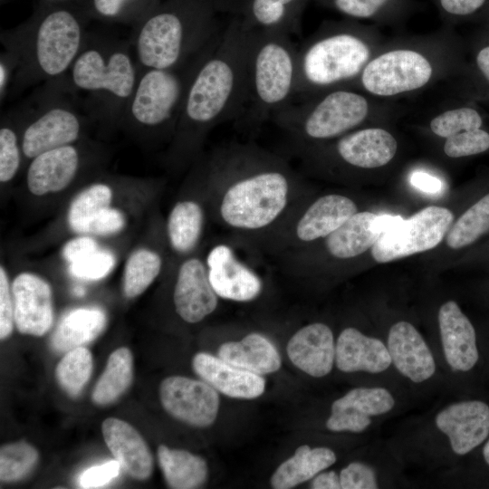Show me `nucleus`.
Returning a JSON list of instances; mask_svg holds the SVG:
<instances>
[{"label": "nucleus", "mask_w": 489, "mask_h": 489, "mask_svg": "<svg viewBox=\"0 0 489 489\" xmlns=\"http://www.w3.org/2000/svg\"><path fill=\"white\" fill-rule=\"evenodd\" d=\"M38 461V452L24 442L5 445L0 450V478L2 482L18 481L26 476Z\"/></svg>", "instance_id": "obj_43"}, {"label": "nucleus", "mask_w": 489, "mask_h": 489, "mask_svg": "<svg viewBox=\"0 0 489 489\" xmlns=\"http://www.w3.org/2000/svg\"><path fill=\"white\" fill-rule=\"evenodd\" d=\"M92 357L83 346L66 352L55 369L59 385L71 396H77L90 379Z\"/></svg>", "instance_id": "obj_42"}, {"label": "nucleus", "mask_w": 489, "mask_h": 489, "mask_svg": "<svg viewBox=\"0 0 489 489\" xmlns=\"http://www.w3.org/2000/svg\"><path fill=\"white\" fill-rule=\"evenodd\" d=\"M82 163V155L75 143L45 151L31 159L27 187L35 196L62 191L73 181Z\"/></svg>", "instance_id": "obj_20"}, {"label": "nucleus", "mask_w": 489, "mask_h": 489, "mask_svg": "<svg viewBox=\"0 0 489 489\" xmlns=\"http://www.w3.org/2000/svg\"><path fill=\"white\" fill-rule=\"evenodd\" d=\"M335 453L328 447L299 446L294 455L282 463L271 478L275 489H289L304 483L336 462Z\"/></svg>", "instance_id": "obj_31"}, {"label": "nucleus", "mask_w": 489, "mask_h": 489, "mask_svg": "<svg viewBox=\"0 0 489 489\" xmlns=\"http://www.w3.org/2000/svg\"><path fill=\"white\" fill-rule=\"evenodd\" d=\"M56 1H73V0H56Z\"/></svg>", "instance_id": "obj_61"}, {"label": "nucleus", "mask_w": 489, "mask_h": 489, "mask_svg": "<svg viewBox=\"0 0 489 489\" xmlns=\"http://www.w3.org/2000/svg\"><path fill=\"white\" fill-rule=\"evenodd\" d=\"M443 149L449 158L480 154L489 149V133L481 128L465 130L445 139Z\"/></svg>", "instance_id": "obj_45"}, {"label": "nucleus", "mask_w": 489, "mask_h": 489, "mask_svg": "<svg viewBox=\"0 0 489 489\" xmlns=\"http://www.w3.org/2000/svg\"><path fill=\"white\" fill-rule=\"evenodd\" d=\"M247 57V98L238 118L247 130L257 129L296 96L298 48L280 31L252 29Z\"/></svg>", "instance_id": "obj_8"}, {"label": "nucleus", "mask_w": 489, "mask_h": 489, "mask_svg": "<svg viewBox=\"0 0 489 489\" xmlns=\"http://www.w3.org/2000/svg\"><path fill=\"white\" fill-rule=\"evenodd\" d=\"M161 0H87L83 5L91 19L135 25Z\"/></svg>", "instance_id": "obj_38"}, {"label": "nucleus", "mask_w": 489, "mask_h": 489, "mask_svg": "<svg viewBox=\"0 0 489 489\" xmlns=\"http://www.w3.org/2000/svg\"><path fill=\"white\" fill-rule=\"evenodd\" d=\"M132 379V354L128 348H120L110 355L106 368L93 389L92 401L97 405L114 402L128 389Z\"/></svg>", "instance_id": "obj_36"}, {"label": "nucleus", "mask_w": 489, "mask_h": 489, "mask_svg": "<svg viewBox=\"0 0 489 489\" xmlns=\"http://www.w3.org/2000/svg\"><path fill=\"white\" fill-rule=\"evenodd\" d=\"M115 255L107 250L95 252L68 264L72 275L84 280H99L107 276L114 268Z\"/></svg>", "instance_id": "obj_46"}, {"label": "nucleus", "mask_w": 489, "mask_h": 489, "mask_svg": "<svg viewBox=\"0 0 489 489\" xmlns=\"http://www.w3.org/2000/svg\"><path fill=\"white\" fill-rule=\"evenodd\" d=\"M220 36L180 65L139 72L120 124L147 133H168L173 137L188 86Z\"/></svg>", "instance_id": "obj_10"}, {"label": "nucleus", "mask_w": 489, "mask_h": 489, "mask_svg": "<svg viewBox=\"0 0 489 489\" xmlns=\"http://www.w3.org/2000/svg\"><path fill=\"white\" fill-rule=\"evenodd\" d=\"M218 357L261 376L277 371L282 363L273 342L258 332L248 333L238 341L223 343L218 350Z\"/></svg>", "instance_id": "obj_29"}, {"label": "nucleus", "mask_w": 489, "mask_h": 489, "mask_svg": "<svg viewBox=\"0 0 489 489\" xmlns=\"http://www.w3.org/2000/svg\"><path fill=\"white\" fill-rule=\"evenodd\" d=\"M475 62L478 70L489 83V45L482 48L477 53Z\"/></svg>", "instance_id": "obj_58"}, {"label": "nucleus", "mask_w": 489, "mask_h": 489, "mask_svg": "<svg viewBox=\"0 0 489 489\" xmlns=\"http://www.w3.org/2000/svg\"><path fill=\"white\" fill-rule=\"evenodd\" d=\"M230 0H166L133 25L130 43L139 71L169 69L196 55L222 34Z\"/></svg>", "instance_id": "obj_4"}, {"label": "nucleus", "mask_w": 489, "mask_h": 489, "mask_svg": "<svg viewBox=\"0 0 489 489\" xmlns=\"http://www.w3.org/2000/svg\"><path fill=\"white\" fill-rule=\"evenodd\" d=\"M68 91L65 79L45 82L26 101L22 135L23 155L28 159L62 146L76 143L85 128L86 117Z\"/></svg>", "instance_id": "obj_11"}, {"label": "nucleus", "mask_w": 489, "mask_h": 489, "mask_svg": "<svg viewBox=\"0 0 489 489\" xmlns=\"http://www.w3.org/2000/svg\"><path fill=\"white\" fill-rule=\"evenodd\" d=\"M204 162L213 220L250 249L306 198L288 160L255 143L222 145Z\"/></svg>", "instance_id": "obj_1"}, {"label": "nucleus", "mask_w": 489, "mask_h": 489, "mask_svg": "<svg viewBox=\"0 0 489 489\" xmlns=\"http://www.w3.org/2000/svg\"><path fill=\"white\" fill-rule=\"evenodd\" d=\"M120 467V464L117 460L92 466L81 475L79 484L82 488L101 487L117 477Z\"/></svg>", "instance_id": "obj_50"}, {"label": "nucleus", "mask_w": 489, "mask_h": 489, "mask_svg": "<svg viewBox=\"0 0 489 489\" xmlns=\"http://www.w3.org/2000/svg\"><path fill=\"white\" fill-rule=\"evenodd\" d=\"M162 267L163 259L157 251L148 248L134 251L124 268V294L134 298L144 292L159 275Z\"/></svg>", "instance_id": "obj_39"}, {"label": "nucleus", "mask_w": 489, "mask_h": 489, "mask_svg": "<svg viewBox=\"0 0 489 489\" xmlns=\"http://www.w3.org/2000/svg\"><path fill=\"white\" fill-rule=\"evenodd\" d=\"M160 401L173 417L188 425H212L219 409L217 391L204 380L183 376L166 378L160 384Z\"/></svg>", "instance_id": "obj_16"}, {"label": "nucleus", "mask_w": 489, "mask_h": 489, "mask_svg": "<svg viewBox=\"0 0 489 489\" xmlns=\"http://www.w3.org/2000/svg\"><path fill=\"white\" fill-rule=\"evenodd\" d=\"M394 406L392 394L384 388H356L336 399L331 411L350 410L371 417L389 412Z\"/></svg>", "instance_id": "obj_41"}, {"label": "nucleus", "mask_w": 489, "mask_h": 489, "mask_svg": "<svg viewBox=\"0 0 489 489\" xmlns=\"http://www.w3.org/2000/svg\"><path fill=\"white\" fill-rule=\"evenodd\" d=\"M357 212L355 200L342 194H324L313 200L305 198L280 225L260 239L252 249L276 259L312 246Z\"/></svg>", "instance_id": "obj_12"}, {"label": "nucleus", "mask_w": 489, "mask_h": 489, "mask_svg": "<svg viewBox=\"0 0 489 489\" xmlns=\"http://www.w3.org/2000/svg\"><path fill=\"white\" fill-rule=\"evenodd\" d=\"M348 19L396 23L414 9V0H315Z\"/></svg>", "instance_id": "obj_34"}, {"label": "nucleus", "mask_w": 489, "mask_h": 489, "mask_svg": "<svg viewBox=\"0 0 489 489\" xmlns=\"http://www.w3.org/2000/svg\"><path fill=\"white\" fill-rule=\"evenodd\" d=\"M112 189L105 183L92 184L82 190L70 204L67 221L78 234H88L90 225L104 209L110 207Z\"/></svg>", "instance_id": "obj_37"}, {"label": "nucleus", "mask_w": 489, "mask_h": 489, "mask_svg": "<svg viewBox=\"0 0 489 489\" xmlns=\"http://www.w3.org/2000/svg\"><path fill=\"white\" fill-rule=\"evenodd\" d=\"M482 124V117L475 109L462 106L436 113L429 121V129L436 136L446 139L465 130L479 129Z\"/></svg>", "instance_id": "obj_44"}, {"label": "nucleus", "mask_w": 489, "mask_h": 489, "mask_svg": "<svg viewBox=\"0 0 489 489\" xmlns=\"http://www.w3.org/2000/svg\"><path fill=\"white\" fill-rule=\"evenodd\" d=\"M173 289L177 314L187 323H197L212 314L218 304L207 276L205 260L188 255L177 265Z\"/></svg>", "instance_id": "obj_17"}, {"label": "nucleus", "mask_w": 489, "mask_h": 489, "mask_svg": "<svg viewBox=\"0 0 489 489\" xmlns=\"http://www.w3.org/2000/svg\"><path fill=\"white\" fill-rule=\"evenodd\" d=\"M309 0H231L230 14L254 30L300 31L301 18Z\"/></svg>", "instance_id": "obj_24"}, {"label": "nucleus", "mask_w": 489, "mask_h": 489, "mask_svg": "<svg viewBox=\"0 0 489 489\" xmlns=\"http://www.w3.org/2000/svg\"><path fill=\"white\" fill-rule=\"evenodd\" d=\"M411 184L425 193H439L443 189V183L437 177L424 171H415L410 177Z\"/></svg>", "instance_id": "obj_55"}, {"label": "nucleus", "mask_w": 489, "mask_h": 489, "mask_svg": "<svg viewBox=\"0 0 489 489\" xmlns=\"http://www.w3.org/2000/svg\"><path fill=\"white\" fill-rule=\"evenodd\" d=\"M287 354L292 364L306 374L324 377L331 371L335 362L333 332L323 322L307 324L291 337Z\"/></svg>", "instance_id": "obj_23"}, {"label": "nucleus", "mask_w": 489, "mask_h": 489, "mask_svg": "<svg viewBox=\"0 0 489 489\" xmlns=\"http://www.w3.org/2000/svg\"><path fill=\"white\" fill-rule=\"evenodd\" d=\"M14 302L8 277L4 266L0 267V338L8 337L14 327Z\"/></svg>", "instance_id": "obj_49"}, {"label": "nucleus", "mask_w": 489, "mask_h": 489, "mask_svg": "<svg viewBox=\"0 0 489 489\" xmlns=\"http://www.w3.org/2000/svg\"><path fill=\"white\" fill-rule=\"evenodd\" d=\"M402 220L403 218L399 216L378 215L374 221V228L380 235L397 225Z\"/></svg>", "instance_id": "obj_57"}, {"label": "nucleus", "mask_w": 489, "mask_h": 489, "mask_svg": "<svg viewBox=\"0 0 489 489\" xmlns=\"http://www.w3.org/2000/svg\"><path fill=\"white\" fill-rule=\"evenodd\" d=\"M387 347L392 364L409 380L422 383L435 374L433 354L411 323L401 321L393 324L388 331Z\"/></svg>", "instance_id": "obj_22"}, {"label": "nucleus", "mask_w": 489, "mask_h": 489, "mask_svg": "<svg viewBox=\"0 0 489 489\" xmlns=\"http://www.w3.org/2000/svg\"><path fill=\"white\" fill-rule=\"evenodd\" d=\"M369 95L350 87L337 88L290 103L271 120L288 139L295 155L361 128L376 114Z\"/></svg>", "instance_id": "obj_7"}, {"label": "nucleus", "mask_w": 489, "mask_h": 489, "mask_svg": "<svg viewBox=\"0 0 489 489\" xmlns=\"http://www.w3.org/2000/svg\"><path fill=\"white\" fill-rule=\"evenodd\" d=\"M378 215L357 212L323 241L324 251L332 259L355 258L373 246L379 235L374 228Z\"/></svg>", "instance_id": "obj_30"}, {"label": "nucleus", "mask_w": 489, "mask_h": 489, "mask_svg": "<svg viewBox=\"0 0 489 489\" xmlns=\"http://www.w3.org/2000/svg\"><path fill=\"white\" fill-rule=\"evenodd\" d=\"M234 244V240L221 241L207 252L205 263L209 283L218 298L237 302L254 301L264 290V280L240 257Z\"/></svg>", "instance_id": "obj_15"}, {"label": "nucleus", "mask_w": 489, "mask_h": 489, "mask_svg": "<svg viewBox=\"0 0 489 489\" xmlns=\"http://www.w3.org/2000/svg\"><path fill=\"white\" fill-rule=\"evenodd\" d=\"M449 69V46L419 41L382 47L350 88L374 98H395L421 91Z\"/></svg>", "instance_id": "obj_9"}, {"label": "nucleus", "mask_w": 489, "mask_h": 489, "mask_svg": "<svg viewBox=\"0 0 489 489\" xmlns=\"http://www.w3.org/2000/svg\"><path fill=\"white\" fill-rule=\"evenodd\" d=\"M374 26L355 20L324 22L298 48L296 97L351 87L383 47Z\"/></svg>", "instance_id": "obj_6"}, {"label": "nucleus", "mask_w": 489, "mask_h": 489, "mask_svg": "<svg viewBox=\"0 0 489 489\" xmlns=\"http://www.w3.org/2000/svg\"><path fill=\"white\" fill-rule=\"evenodd\" d=\"M335 363L342 372L380 373L390 364L388 347L379 340L367 336L354 327H347L336 341Z\"/></svg>", "instance_id": "obj_26"}, {"label": "nucleus", "mask_w": 489, "mask_h": 489, "mask_svg": "<svg viewBox=\"0 0 489 489\" xmlns=\"http://www.w3.org/2000/svg\"><path fill=\"white\" fill-rule=\"evenodd\" d=\"M158 460L166 482L171 488H198L206 481V462L188 451L160 445L158 448Z\"/></svg>", "instance_id": "obj_33"}, {"label": "nucleus", "mask_w": 489, "mask_h": 489, "mask_svg": "<svg viewBox=\"0 0 489 489\" xmlns=\"http://www.w3.org/2000/svg\"><path fill=\"white\" fill-rule=\"evenodd\" d=\"M100 249L97 242L89 236H80L67 242L62 249V256L68 264Z\"/></svg>", "instance_id": "obj_53"}, {"label": "nucleus", "mask_w": 489, "mask_h": 489, "mask_svg": "<svg viewBox=\"0 0 489 489\" xmlns=\"http://www.w3.org/2000/svg\"><path fill=\"white\" fill-rule=\"evenodd\" d=\"M139 74L129 39L88 32L65 84L75 98L84 94L86 114L114 125L120 123Z\"/></svg>", "instance_id": "obj_5"}, {"label": "nucleus", "mask_w": 489, "mask_h": 489, "mask_svg": "<svg viewBox=\"0 0 489 489\" xmlns=\"http://www.w3.org/2000/svg\"><path fill=\"white\" fill-rule=\"evenodd\" d=\"M206 200L207 196L204 199L187 197L178 200L171 208L166 233L170 248L177 255H191L198 246L208 209L203 202Z\"/></svg>", "instance_id": "obj_28"}, {"label": "nucleus", "mask_w": 489, "mask_h": 489, "mask_svg": "<svg viewBox=\"0 0 489 489\" xmlns=\"http://www.w3.org/2000/svg\"><path fill=\"white\" fill-rule=\"evenodd\" d=\"M341 489H375L378 482L375 471L367 464L352 462L340 475Z\"/></svg>", "instance_id": "obj_47"}, {"label": "nucleus", "mask_w": 489, "mask_h": 489, "mask_svg": "<svg viewBox=\"0 0 489 489\" xmlns=\"http://www.w3.org/2000/svg\"><path fill=\"white\" fill-rule=\"evenodd\" d=\"M16 71V62L6 51L0 55V101L1 104L10 91Z\"/></svg>", "instance_id": "obj_54"}, {"label": "nucleus", "mask_w": 489, "mask_h": 489, "mask_svg": "<svg viewBox=\"0 0 489 489\" xmlns=\"http://www.w3.org/2000/svg\"><path fill=\"white\" fill-rule=\"evenodd\" d=\"M106 315L99 308H78L68 312L54 330L51 345L67 352L93 340L105 328Z\"/></svg>", "instance_id": "obj_32"}, {"label": "nucleus", "mask_w": 489, "mask_h": 489, "mask_svg": "<svg viewBox=\"0 0 489 489\" xmlns=\"http://www.w3.org/2000/svg\"><path fill=\"white\" fill-rule=\"evenodd\" d=\"M438 325L445 359L455 371L472 369L479 359L475 328L455 301L438 312Z\"/></svg>", "instance_id": "obj_21"}, {"label": "nucleus", "mask_w": 489, "mask_h": 489, "mask_svg": "<svg viewBox=\"0 0 489 489\" xmlns=\"http://www.w3.org/2000/svg\"><path fill=\"white\" fill-rule=\"evenodd\" d=\"M192 366L204 381L227 397L252 399L264 391L265 380L261 375L238 368L210 353H197Z\"/></svg>", "instance_id": "obj_25"}, {"label": "nucleus", "mask_w": 489, "mask_h": 489, "mask_svg": "<svg viewBox=\"0 0 489 489\" xmlns=\"http://www.w3.org/2000/svg\"><path fill=\"white\" fill-rule=\"evenodd\" d=\"M483 456L487 465H489V440L485 443L483 448Z\"/></svg>", "instance_id": "obj_59"}, {"label": "nucleus", "mask_w": 489, "mask_h": 489, "mask_svg": "<svg viewBox=\"0 0 489 489\" xmlns=\"http://www.w3.org/2000/svg\"><path fill=\"white\" fill-rule=\"evenodd\" d=\"M488 231L489 194L475 203L451 225L446 244L452 249H459L471 244Z\"/></svg>", "instance_id": "obj_40"}, {"label": "nucleus", "mask_w": 489, "mask_h": 489, "mask_svg": "<svg viewBox=\"0 0 489 489\" xmlns=\"http://www.w3.org/2000/svg\"><path fill=\"white\" fill-rule=\"evenodd\" d=\"M126 225L121 211L108 207L101 212L90 225L88 234L110 235L120 232Z\"/></svg>", "instance_id": "obj_51"}, {"label": "nucleus", "mask_w": 489, "mask_h": 489, "mask_svg": "<svg viewBox=\"0 0 489 489\" xmlns=\"http://www.w3.org/2000/svg\"><path fill=\"white\" fill-rule=\"evenodd\" d=\"M105 443L120 466L138 480L149 478L153 470V457L145 440L129 423L109 417L102 423Z\"/></svg>", "instance_id": "obj_27"}, {"label": "nucleus", "mask_w": 489, "mask_h": 489, "mask_svg": "<svg viewBox=\"0 0 489 489\" xmlns=\"http://www.w3.org/2000/svg\"><path fill=\"white\" fill-rule=\"evenodd\" d=\"M436 426L449 439L453 452L464 455L489 435V406L481 400L450 404L436 416Z\"/></svg>", "instance_id": "obj_19"}, {"label": "nucleus", "mask_w": 489, "mask_h": 489, "mask_svg": "<svg viewBox=\"0 0 489 489\" xmlns=\"http://www.w3.org/2000/svg\"><path fill=\"white\" fill-rule=\"evenodd\" d=\"M371 424V417L350 410L331 411L326 422V427L333 432L350 431L360 433Z\"/></svg>", "instance_id": "obj_48"}, {"label": "nucleus", "mask_w": 489, "mask_h": 489, "mask_svg": "<svg viewBox=\"0 0 489 489\" xmlns=\"http://www.w3.org/2000/svg\"><path fill=\"white\" fill-rule=\"evenodd\" d=\"M487 0H435L442 17L455 20L470 16L480 10Z\"/></svg>", "instance_id": "obj_52"}, {"label": "nucleus", "mask_w": 489, "mask_h": 489, "mask_svg": "<svg viewBox=\"0 0 489 489\" xmlns=\"http://www.w3.org/2000/svg\"><path fill=\"white\" fill-rule=\"evenodd\" d=\"M253 30L235 15L187 91L173 135L171 158L193 159L216 125L238 119L247 98V57Z\"/></svg>", "instance_id": "obj_2"}, {"label": "nucleus", "mask_w": 489, "mask_h": 489, "mask_svg": "<svg viewBox=\"0 0 489 489\" xmlns=\"http://www.w3.org/2000/svg\"><path fill=\"white\" fill-rule=\"evenodd\" d=\"M90 19L84 5L43 0L27 20L3 31L1 43L16 62L10 91L65 79L83 46Z\"/></svg>", "instance_id": "obj_3"}, {"label": "nucleus", "mask_w": 489, "mask_h": 489, "mask_svg": "<svg viewBox=\"0 0 489 489\" xmlns=\"http://www.w3.org/2000/svg\"><path fill=\"white\" fill-rule=\"evenodd\" d=\"M312 489H341L340 476L334 471L321 472L313 477Z\"/></svg>", "instance_id": "obj_56"}, {"label": "nucleus", "mask_w": 489, "mask_h": 489, "mask_svg": "<svg viewBox=\"0 0 489 489\" xmlns=\"http://www.w3.org/2000/svg\"><path fill=\"white\" fill-rule=\"evenodd\" d=\"M397 151L398 141L388 130L380 127H361L294 156L302 158L306 167L336 162L340 166L372 169L389 163Z\"/></svg>", "instance_id": "obj_13"}, {"label": "nucleus", "mask_w": 489, "mask_h": 489, "mask_svg": "<svg viewBox=\"0 0 489 489\" xmlns=\"http://www.w3.org/2000/svg\"><path fill=\"white\" fill-rule=\"evenodd\" d=\"M26 117L25 103L6 111L0 128V181L7 183L16 175L22 159V135Z\"/></svg>", "instance_id": "obj_35"}, {"label": "nucleus", "mask_w": 489, "mask_h": 489, "mask_svg": "<svg viewBox=\"0 0 489 489\" xmlns=\"http://www.w3.org/2000/svg\"><path fill=\"white\" fill-rule=\"evenodd\" d=\"M453 220V213L446 207H425L381 234L371 247V255L378 263H388L430 250L443 240Z\"/></svg>", "instance_id": "obj_14"}, {"label": "nucleus", "mask_w": 489, "mask_h": 489, "mask_svg": "<svg viewBox=\"0 0 489 489\" xmlns=\"http://www.w3.org/2000/svg\"><path fill=\"white\" fill-rule=\"evenodd\" d=\"M74 294L77 296H82L84 295V289L81 286H77L73 289Z\"/></svg>", "instance_id": "obj_60"}, {"label": "nucleus", "mask_w": 489, "mask_h": 489, "mask_svg": "<svg viewBox=\"0 0 489 489\" xmlns=\"http://www.w3.org/2000/svg\"><path fill=\"white\" fill-rule=\"evenodd\" d=\"M11 292L17 330L23 334L44 335L53 321L50 284L34 273H22L14 279Z\"/></svg>", "instance_id": "obj_18"}]
</instances>
